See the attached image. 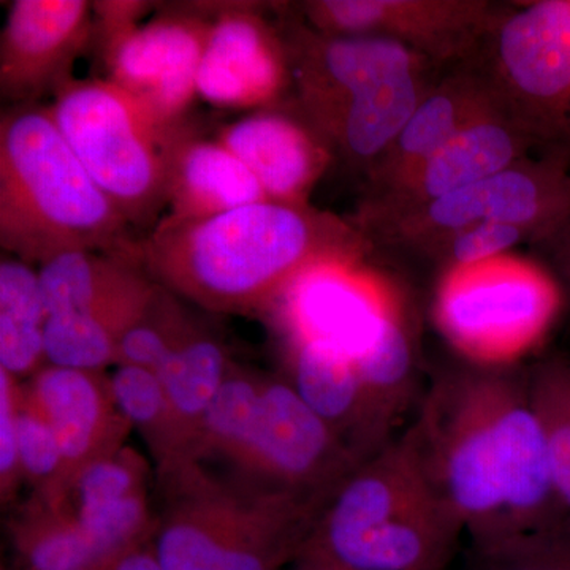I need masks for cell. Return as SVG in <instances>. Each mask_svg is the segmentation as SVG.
I'll list each match as a JSON object with an SVG mask.
<instances>
[{"instance_id":"obj_25","label":"cell","mask_w":570,"mask_h":570,"mask_svg":"<svg viewBox=\"0 0 570 570\" xmlns=\"http://www.w3.org/2000/svg\"><path fill=\"white\" fill-rule=\"evenodd\" d=\"M47 307L39 272L13 255L0 262V370L36 376L43 367Z\"/></svg>"},{"instance_id":"obj_32","label":"cell","mask_w":570,"mask_h":570,"mask_svg":"<svg viewBox=\"0 0 570 570\" xmlns=\"http://www.w3.org/2000/svg\"><path fill=\"white\" fill-rule=\"evenodd\" d=\"M145 475V463L140 456L130 450L121 449L82 468L67 482L58 497L48 498H70V502H48L58 505L70 517H78L107 508L135 494L146 493Z\"/></svg>"},{"instance_id":"obj_14","label":"cell","mask_w":570,"mask_h":570,"mask_svg":"<svg viewBox=\"0 0 570 570\" xmlns=\"http://www.w3.org/2000/svg\"><path fill=\"white\" fill-rule=\"evenodd\" d=\"M212 29L200 70V99L220 110L250 112L285 102L292 70L279 22L264 3L209 2Z\"/></svg>"},{"instance_id":"obj_26","label":"cell","mask_w":570,"mask_h":570,"mask_svg":"<svg viewBox=\"0 0 570 570\" xmlns=\"http://www.w3.org/2000/svg\"><path fill=\"white\" fill-rule=\"evenodd\" d=\"M17 540L31 570H105L111 564L73 517L45 499L24 513Z\"/></svg>"},{"instance_id":"obj_1","label":"cell","mask_w":570,"mask_h":570,"mask_svg":"<svg viewBox=\"0 0 570 570\" xmlns=\"http://www.w3.org/2000/svg\"><path fill=\"white\" fill-rule=\"evenodd\" d=\"M406 434L471 543L568 523L527 374L471 362L445 367Z\"/></svg>"},{"instance_id":"obj_21","label":"cell","mask_w":570,"mask_h":570,"mask_svg":"<svg viewBox=\"0 0 570 570\" xmlns=\"http://www.w3.org/2000/svg\"><path fill=\"white\" fill-rule=\"evenodd\" d=\"M292 387L335 431L360 461L387 448L393 436L367 403L354 360L321 341L288 340Z\"/></svg>"},{"instance_id":"obj_28","label":"cell","mask_w":570,"mask_h":570,"mask_svg":"<svg viewBox=\"0 0 570 570\" xmlns=\"http://www.w3.org/2000/svg\"><path fill=\"white\" fill-rule=\"evenodd\" d=\"M262 389L264 381L235 374L230 367V373L213 397L202 422L194 460L205 453L236 464L253 433Z\"/></svg>"},{"instance_id":"obj_19","label":"cell","mask_w":570,"mask_h":570,"mask_svg":"<svg viewBox=\"0 0 570 570\" xmlns=\"http://www.w3.org/2000/svg\"><path fill=\"white\" fill-rule=\"evenodd\" d=\"M24 393L61 445L63 487L82 468L122 449L130 423L116 406L110 379L91 371L45 365Z\"/></svg>"},{"instance_id":"obj_2","label":"cell","mask_w":570,"mask_h":570,"mask_svg":"<svg viewBox=\"0 0 570 570\" xmlns=\"http://www.w3.org/2000/svg\"><path fill=\"white\" fill-rule=\"evenodd\" d=\"M371 249L354 223L311 205L268 200L202 220L164 216L141 236L140 262L178 298L238 314L275 306L307 269L358 265Z\"/></svg>"},{"instance_id":"obj_6","label":"cell","mask_w":570,"mask_h":570,"mask_svg":"<svg viewBox=\"0 0 570 570\" xmlns=\"http://www.w3.org/2000/svg\"><path fill=\"white\" fill-rule=\"evenodd\" d=\"M165 472L176 491L154 550L164 570H281L298 557L326 505L253 482L224 485L195 461Z\"/></svg>"},{"instance_id":"obj_29","label":"cell","mask_w":570,"mask_h":570,"mask_svg":"<svg viewBox=\"0 0 570 570\" xmlns=\"http://www.w3.org/2000/svg\"><path fill=\"white\" fill-rule=\"evenodd\" d=\"M527 377L546 431L554 485L570 523V362L551 356L532 367Z\"/></svg>"},{"instance_id":"obj_20","label":"cell","mask_w":570,"mask_h":570,"mask_svg":"<svg viewBox=\"0 0 570 570\" xmlns=\"http://www.w3.org/2000/svg\"><path fill=\"white\" fill-rule=\"evenodd\" d=\"M167 209L178 220H202L242 206L268 202L255 176L216 137L189 121L171 127L164 140Z\"/></svg>"},{"instance_id":"obj_15","label":"cell","mask_w":570,"mask_h":570,"mask_svg":"<svg viewBox=\"0 0 570 570\" xmlns=\"http://www.w3.org/2000/svg\"><path fill=\"white\" fill-rule=\"evenodd\" d=\"M94 39L86 0H14L0 33V97L9 107L36 105L71 80Z\"/></svg>"},{"instance_id":"obj_37","label":"cell","mask_w":570,"mask_h":570,"mask_svg":"<svg viewBox=\"0 0 570 570\" xmlns=\"http://www.w3.org/2000/svg\"><path fill=\"white\" fill-rule=\"evenodd\" d=\"M156 3L142 0H104L92 3L94 39L92 45L102 43L121 33L137 28Z\"/></svg>"},{"instance_id":"obj_35","label":"cell","mask_w":570,"mask_h":570,"mask_svg":"<svg viewBox=\"0 0 570 570\" xmlns=\"http://www.w3.org/2000/svg\"><path fill=\"white\" fill-rule=\"evenodd\" d=\"M527 242L534 243V235L520 225L480 224L441 236L415 254L452 273L494 261L498 255Z\"/></svg>"},{"instance_id":"obj_11","label":"cell","mask_w":570,"mask_h":570,"mask_svg":"<svg viewBox=\"0 0 570 570\" xmlns=\"http://www.w3.org/2000/svg\"><path fill=\"white\" fill-rule=\"evenodd\" d=\"M212 29V3L159 7L137 28L96 48L107 80L132 96L165 130L187 121Z\"/></svg>"},{"instance_id":"obj_36","label":"cell","mask_w":570,"mask_h":570,"mask_svg":"<svg viewBox=\"0 0 570 570\" xmlns=\"http://www.w3.org/2000/svg\"><path fill=\"white\" fill-rule=\"evenodd\" d=\"M17 379L0 370V480L2 494L11 497L22 479L17 433Z\"/></svg>"},{"instance_id":"obj_17","label":"cell","mask_w":570,"mask_h":570,"mask_svg":"<svg viewBox=\"0 0 570 570\" xmlns=\"http://www.w3.org/2000/svg\"><path fill=\"white\" fill-rule=\"evenodd\" d=\"M530 141L499 107L466 124L426 164L387 193L363 198L356 227L420 208L527 159Z\"/></svg>"},{"instance_id":"obj_30","label":"cell","mask_w":570,"mask_h":570,"mask_svg":"<svg viewBox=\"0 0 570 570\" xmlns=\"http://www.w3.org/2000/svg\"><path fill=\"white\" fill-rule=\"evenodd\" d=\"M122 326L89 314H58L45 325L47 365L100 373L118 363Z\"/></svg>"},{"instance_id":"obj_33","label":"cell","mask_w":570,"mask_h":570,"mask_svg":"<svg viewBox=\"0 0 570 570\" xmlns=\"http://www.w3.org/2000/svg\"><path fill=\"white\" fill-rule=\"evenodd\" d=\"M464 570H570V523L471 543Z\"/></svg>"},{"instance_id":"obj_4","label":"cell","mask_w":570,"mask_h":570,"mask_svg":"<svg viewBox=\"0 0 570 570\" xmlns=\"http://www.w3.org/2000/svg\"><path fill=\"white\" fill-rule=\"evenodd\" d=\"M0 246L29 265L69 250L141 264L140 238L41 104L7 107L0 116Z\"/></svg>"},{"instance_id":"obj_12","label":"cell","mask_w":570,"mask_h":570,"mask_svg":"<svg viewBox=\"0 0 570 570\" xmlns=\"http://www.w3.org/2000/svg\"><path fill=\"white\" fill-rule=\"evenodd\" d=\"M360 464L288 382L264 381L253 433L235 464L249 482L326 504Z\"/></svg>"},{"instance_id":"obj_31","label":"cell","mask_w":570,"mask_h":570,"mask_svg":"<svg viewBox=\"0 0 570 570\" xmlns=\"http://www.w3.org/2000/svg\"><path fill=\"white\" fill-rule=\"evenodd\" d=\"M178 296L156 283L148 305L118 341V365L146 367L156 373L193 330Z\"/></svg>"},{"instance_id":"obj_3","label":"cell","mask_w":570,"mask_h":570,"mask_svg":"<svg viewBox=\"0 0 570 570\" xmlns=\"http://www.w3.org/2000/svg\"><path fill=\"white\" fill-rule=\"evenodd\" d=\"M277 20L292 102L335 159L367 178L433 88L436 67L396 41L332 36L284 13Z\"/></svg>"},{"instance_id":"obj_7","label":"cell","mask_w":570,"mask_h":570,"mask_svg":"<svg viewBox=\"0 0 570 570\" xmlns=\"http://www.w3.org/2000/svg\"><path fill=\"white\" fill-rule=\"evenodd\" d=\"M48 108L94 183L130 227L149 234L167 208V130L107 78H71Z\"/></svg>"},{"instance_id":"obj_23","label":"cell","mask_w":570,"mask_h":570,"mask_svg":"<svg viewBox=\"0 0 570 570\" xmlns=\"http://www.w3.org/2000/svg\"><path fill=\"white\" fill-rule=\"evenodd\" d=\"M497 107L471 63L434 82L404 129L367 175L366 197L387 193L415 174L466 124Z\"/></svg>"},{"instance_id":"obj_10","label":"cell","mask_w":570,"mask_h":570,"mask_svg":"<svg viewBox=\"0 0 570 570\" xmlns=\"http://www.w3.org/2000/svg\"><path fill=\"white\" fill-rule=\"evenodd\" d=\"M490 262L448 273L438 294V322L469 362L509 366L546 332L560 287L538 269Z\"/></svg>"},{"instance_id":"obj_24","label":"cell","mask_w":570,"mask_h":570,"mask_svg":"<svg viewBox=\"0 0 570 570\" xmlns=\"http://www.w3.org/2000/svg\"><path fill=\"white\" fill-rule=\"evenodd\" d=\"M228 373L223 344L195 325L156 371L187 460H194L202 422Z\"/></svg>"},{"instance_id":"obj_8","label":"cell","mask_w":570,"mask_h":570,"mask_svg":"<svg viewBox=\"0 0 570 570\" xmlns=\"http://www.w3.org/2000/svg\"><path fill=\"white\" fill-rule=\"evenodd\" d=\"M468 63L531 148L570 164V0L505 7Z\"/></svg>"},{"instance_id":"obj_34","label":"cell","mask_w":570,"mask_h":570,"mask_svg":"<svg viewBox=\"0 0 570 570\" xmlns=\"http://www.w3.org/2000/svg\"><path fill=\"white\" fill-rule=\"evenodd\" d=\"M17 433L22 479L39 487L43 498L61 493L66 483L61 445L50 423L20 389L17 390Z\"/></svg>"},{"instance_id":"obj_18","label":"cell","mask_w":570,"mask_h":570,"mask_svg":"<svg viewBox=\"0 0 570 570\" xmlns=\"http://www.w3.org/2000/svg\"><path fill=\"white\" fill-rule=\"evenodd\" d=\"M217 140L249 168L268 200L309 205V195L335 156L292 100L245 112Z\"/></svg>"},{"instance_id":"obj_13","label":"cell","mask_w":570,"mask_h":570,"mask_svg":"<svg viewBox=\"0 0 570 570\" xmlns=\"http://www.w3.org/2000/svg\"><path fill=\"white\" fill-rule=\"evenodd\" d=\"M296 10L318 32L396 41L438 69L471 62L505 7L489 0H306Z\"/></svg>"},{"instance_id":"obj_38","label":"cell","mask_w":570,"mask_h":570,"mask_svg":"<svg viewBox=\"0 0 570 570\" xmlns=\"http://www.w3.org/2000/svg\"><path fill=\"white\" fill-rule=\"evenodd\" d=\"M546 253L554 283L570 302V214L546 239L538 243Z\"/></svg>"},{"instance_id":"obj_9","label":"cell","mask_w":570,"mask_h":570,"mask_svg":"<svg viewBox=\"0 0 570 570\" xmlns=\"http://www.w3.org/2000/svg\"><path fill=\"white\" fill-rule=\"evenodd\" d=\"M570 214V164L558 157L523 159L499 174L471 184L389 219L356 227L371 246L417 253L420 247L480 224L528 228L534 245Z\"/></svg>"},{"instance_id":"obj_16","label":"cell","mask_w":570,"mask_h":570,"mask_svg":"<svg viewBox=\"0 0 570 570\" xmlns=\"http://www.w3.org/2000/svg\"><path fill=\"white\" fill-rule=\"evenodd\" d=\"M287 340L321 341L354 363L384 335L400 306L355 264L307 269L275 303Z\"/></svg>"},{"instance_id":"obj_22","label":"cell","mask_w":570,"mask_h":570,"mask_svg":"<svg viewBox=\"0 0 570 570\" xmlns=\"http://www.w3.org/2000/svg\"><path fill=\"white\" fill-rule=\"evenodd\" d=\"M48 317L89 314L127 328L148 305L156 283L141 264L92 250H69L39 266Z\"/></svg>"},{"instance_id":"obj_5","label":"cell","mask_w":570,"mask_h":570,"mask_svg":"<svg viewBox=\"0 0 570 570\" xmlns=\"http://www.w3.org/2000/svg\"><path fill=\"white\" fill-rule=\"evenodd\" d=\"M463 532L404 433L341 483L303 549L348 570H444Z\"/></svg>"},{"instance_id":"obj_27","label":"cell","mask_w":570,"mask_h":570,"mask_svg":"<svg viewBox=\"0 0 570 570\" xmlns=\"http://www.w3.org/2000/svg\"><path fill=\"white\" fill-rule=\"evenodd\" d=\"M116 406L148 439L165 468L187 461L159 376L146 367L118 365L110 377Z\"/></svg>"},{"instance_id":"obj_39","label":"cell","mask_w":570,"mask_h":570,"mask_svg":"<svg viewBox=\"0 0 570 570\" xmlns=\"http://www.w3.org/2000/svg\"><path fill=\"white\" fill-rule=\"evenodd\" d=\"M105 570H164L156 554L149 551L130 549L119 554Z\"/></svg>"}]
</instances>
